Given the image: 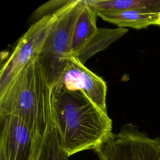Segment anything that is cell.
I'll use <instances>...</instances> for the list:
<instances>
[{
	"label": "cell",
	"mask_w": 160,
	"mask_h": 160,
	"mask_svg": "<svg viewBox=\"0 0 160 160\" xmlns=\"http://www.w3.org/2000/svg\"><path fill=\"white\" fill-rule=\"evenodd\" d=\"M51 89L54 124L61 145L69 157L94 150L112 133V120L107 111L82 91Z\"/></svg>",
	"instance_id": "obj_1"
},
{
	"label": "cell",
	"mask_w": 160,
	"mask_h": 160,
	"mask_svg": "<svg viewBox=\"0 0 160 160\" xmlns=\"http://www.w3.org/2000/svg\"><path fill=\"white\" fill-rule=\"evenodd\" d=\"M51 94L44 68L37 58L0 91V114L20 118L42 144L49 125L54 121Z\"/></svg>",
	"instance_id": "obj_2"
},
{
	"label": "cell",
	"mask_w": 160,
	"mask_h": 160,
	"mask_svg": "<svg viewBox=\"0 0 160 160\" xmlns=\"http://www.w3.org/2000/svg\"><path fill=\"white\" fill-rule=\"evenodd\" d=\"M83 2L84 0H69L54 11L55 21L38 58L51 88L62 71L67 59L72 56L73 31Z\"/></svg>",
	"instance_id": "obj_3"
},
{
	"label": "cell",
	"mask_w": 160,
	"mask_h": 160,
	"mask_svg": "<svg viewBox=\"0 0 160 160\" xmlns=\"http://www.w3.org/2000/svg\"><path fill=\"white\" fill-rule=\"evenodd\" d=\"M94 151L99 160H159L160 137L151 138L136 126L125 124Z\"/></svg>",
	"instance_id": "obj_4"
},
{
	"label": "cell",
	"mask_w": 160,
	"mask_h": 160,
	"mask_svg": "<svg viewBox=\"0 0 160 160\" xmlns=\"http://www.w3.org/2000/svg\"><path fill=\"white\" fill-rule=\"evenodd\" d=\"M55 19L54 12L41 18L20 38L14 50L1 66L0 91L28 64L39 58Z\"/></svg>",
	"instance_id": "obj_5"
},
{
	"label": "cell",
	"mask_w": 160,
	"mask_h": 160,
	"mask_svg": "<svg viewBox=\"0 0 160 160\" xmlns=\"http://www.w3.org/2000/svg\"><path fill=\"white\" fill-rule=\"evenodd\" d=\"M0 151L6 160H37L42 144L19 117L0 114Z\"/></svg>",
	"instance_id": "obj_6"
},
{
	"label": "cell",
	"mask_w": 160,
	"mask_h": 160,
	"mask_svg": "<svg viewBox=\"0 0 160 160\" xmlns=\"http://www.w3.org/2000/svg\"><path fill=\"white\" fill-rule=\"evenodd\" d=\"M51 89L81 91L99 108L107 111L106 82L76 57L67 59L62 71Z\"/></svg>",
	"instance_id": "obj_7"
},
{
	"label": "cell",
	"mask_w": 160,
	"mask_h": 160,
	"mask_svg": "<svg viewBox=\"0 0 160 160\" xmlns=\"http://www.w3.org/2000/svg\"><path fill=\"white\" fill-rule=\"evenodd\" d=\"M160 13L146 9H129L97 14L105 21L114 24L118 28H131L136 29L157 25Z\"/></svg>",
	"instance_id": "obj_8"
},
{
	"label": "cell",
	"mask_w": 160,
	"mask_h": 160,
	"mask_svg": "<svg viewBox=\"0 0 160 160\" xmlns=\"http://www.w3.org/2000/svg\"><path fill=\"white\" fill-rule=\"evenodd\" d=\"M97 16L94 10L84 0L73 31L71 42L72 56H76L96 33L98 29L96 26Z\"/></svg>",
	"instance_id": "obj_9"
},
{
	"label": "cell",
	"mask_w": 160,
	"mask_h": 160,
	"mask_svg": "<svg viewBox=\"0 0 160 160\" xmlns=\"http://www.w3.org/2000/svg\"><path fill=\"white\" fill-rule=\"evenodd\" d=\"M96 14L129 9H146L160 13V0H86Z\"/></svg>",
	"instance_id": "obj_10"
},
{
	"label": "cell",
	"mask_w": 160,
	"mask_h": 160,
	"mask_svg": "<svg viewBox=\"0 0 160 160\" xmlns=\"http://www.w3.org/2000/svg\"><path fill=\"white\" fill-rule=\"evenodd\" d=\"M128 30L126 28H98L96 33L88 41L83 49L75 56L84 64L93 55L105 49L111 43L124 36Z\"/></svg>",
	"instance_id": "obj_11"
},
{
	"label": "cell",
	"mask_w": 160,
	"mask_h": 160,
	"mask_svg": "<svg viewBox=\"0 0 160 160\" xmlns=\"http://www.w3.org/2000/svg\"><path fill=\"white\" fill-rule=\"evenodd\" d=\"M69 158L61 145L53 121L49 125L46 131L37 160H69Z\"/></svg>",
	"instance_id": "obj_12"
},
{
	"label": "cell",
	"mask_w": 160,
	"mask_h": 160,
	"mask_svg": "<svg viewBox=\"0 0 160 160\" xmlns=\"http://www.w3.org/2000/svg\"><path fill=\"white\" fill-rule=\"evenodd\" d=\"M69 0H60V1H49L47 3L41 6L39 9H37L36 13H38V16H41V14H44L45 13V16L48 14V12L51 11V9H54V11L58 10L64 5H65Z\"/></svg>",
	"instance_id": "obj_13"
},
{
	"label": "cell",
	"mask_w": 160,
	"mask_h": 160,
	"mask_svg": "<svg viewBox=\"0 0 160 160\" xmlns=\"http://www.w3.org/2000/svg\"><path fill=\"white\" fill-rule=\"evenodd\" d=\"M0 160H6L4 154L1 151H0Z\"/></svg>",
	"instance_id": "obj_14"
},
{
	"label": "cell",
	"mask_w": 160,
	"mask_h": 160,
	"mask_svg": "<svg viewBox=\"0 0 160 160\" xmlns=\"http://www.w3.org/2000/svg\"><path fill=\"white\" fill-rule=\"evenodd\" d=\"M157 25L160 26V15H159V20H158V22L157 23Z\"/></svg>",
	"instance_id": "obj_15"
},
{
	"label": "cell",
	"mask_w": 160,
	"mask_h": 160,
	"mask_svg": "<svg viewBox=\"0 0 160 160\" xmlns=\"http://www.w3.org/2000/svg\"><path fill=\"white\" fill-rule=\"evenodd\" d=\"M159 160H160V155H159Z\"/></svg>",
	"instance_id": "obj_16"
}]
</instances>
